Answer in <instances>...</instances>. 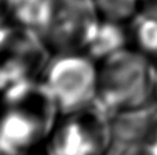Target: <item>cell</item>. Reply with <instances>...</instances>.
Here are the masks:
<instances>
[{"label":"cell","instance_id":"ba28073f","mask_svg":"<svg viewBox=\"0 0 157 155\" xmlns=\"http://www.w3.org/2000/svg\"><path fill=\"white\" fill-rule=\"evenodd\" d=\"M101 18L117 22L132 21L141 10L139 0H95Z\"/></svg>","mask_w":157,"mask_h":155},{"label":"cell","instance_id":"9c48e42d","mask_svg":"<svg viewBox=\"0 0 157 155\" xmlns=\"http://www.w3.org/2000/svg\"><path fill=\"white\" fill-rule=\"evenodd\" d=\"M139 3H141L139 13L157 16V0H139Z\"/></svg>","mask_w":157,"mask_h":155},{"label":"cell","instance_id":"52a82bcc","mask_svg":"<svg viewBox=\"0 0 157 155\" xmlns=\"http://www.w3.org/2000/svg\"><path fill=\"white\" fill-rule=\"evenodd\" d=\"M130 33L136 49L149 58H157V16L138 13L131 21Z\"/></svg>","mask_w":157,"mask_h":155},{"label":"cell","instance_id":"30bf717a","mask_svg":"<svg viewBox=\"0 0 157 155\" xmlns=\"http://www.w3.org/2000/svg\"><path fill=\"white\" fill-rule=\"evenodd\" d=\"M146 151L149 153V155H157V131L155 133V136L152 137L149 146L146 147Z\"/></svg>","mask_w":157,"mask_h":155},{"label":"cell","instance_id":"8fae6325","mask_svg":"<svg viewBox=\"0 0 157 155\" xmlns=\"http://www.w3.org/2000/svg\"><path fill=\"white\" fill-rule=\"evenodd\" d=\"M10 3H11V0H0V8H3V10L7 11V7H8Z\"/></svg>","mask_w":157,"mask_h":155},{"label":"cell","instance_id":"7a4b0ae2","mask_svg":"<svg viewBox=\"0 0 157 155\" xmlns=\"http://www.w3.org/2000/svg\"><path fill=\"white\" fill-rule=\"evenodd\" d=\"M40 84L59 117L84 111L97 103L98 62L84 51L51 54Z\"/></svg>","mask_w":157,"mask_h":155},{"label":"cell","instance_id":"8992f818","mask_svg":"<svg viewBox=\"0 0 157 155\" xmlns=\"http://www.w3.org/2000/svg\"><path fill=\"white\" fill-rule=\"evenodd\" d=\"M51 5L52 0H11L7 14L14 25L41 37L48 23Z\"/></svg>","mask_w":157,"mask_h":155},{"label":"cell","instance_id":"5b68a950","mask_svg":"<svg viewBox=\"0 0 157 155\" xmlns=\"http://www.w3.org/2000/svg\"><path fill=\"white\" fill-rule=\"evenodd\" d=\"M130 36V30H127L123 22L101 18L84 52L99 63L110 55L127 48Z\"/></svg>","mask_w":157,"mask_h":155},{"label":"cell","instance_id":"6da1fadb","mask_svg":"<svg viewBox=\"0 0 157 155\" xmlns=\"http://www.w3.org/2000/svg\"><path fill=\"white\" fill-rule=\"evenodd\" d=\"M155 67L147 55L128 47L101 60L95 104L110 118L146 107L155 96Z\"/></svg>","mask_w":157,"mask_h":155},{"label":"cell","instance_id":"277c9868","mask_svg":"<svg viewBox=\"0 0 157 155\" xmlns=\"http://www.w3.org/2000/svg\"><path fill=\"white\" fill-rule=\"evenodd\" d=\"M99 21L95 0H52L41 40L51 54L84 51Z\"/></svg>","mask_w":157,"mask_h":155},{"label":"cell","instance_id":"3957f363","mask_svg":"<svg viewBox=\"0 0 157 155\" xmlns=\"http://www.w3.org/2000/svg\"><path fill=\"white\" fill-rule=\"evenodd\" d=\"M112 118L97 104L59 117L48 140L50 155H103L110 146Z\"/></svg>","mask_w":157,"mask_h":155},{"label":"cell","instance_id":"7c38bea8","mask_svg":"<svg viewBox=\"0 0 157 155\" xmlns=\"http://www.w3.org/2000/svg\"><path fill=\"white\" fill-rule=\"evenodd\" d=\"M155 96L157 98V65L155 67Z\"/></svg>","mask_w":157,"mask_h":155}]
</instances>
